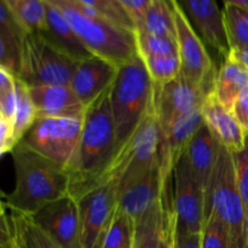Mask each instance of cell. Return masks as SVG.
<instances>
[{
	"instance_id": "obj_1",
	"label": "cell",
	"mask_w": 248,
	"mask_h": 248,
	"mask_svg": "<svg viewBox=\"0 0 248 248\" xmlns=\"http://www.w3.org/2000/svg\"><path fill=\"white\" fill-rule=\"evenodd\" d=\"M16 184L5 196L10 211L34 215L41 207L69 194L70 176L64 167L38 154L22 142L11 150Z\"/></svg>"
},
{
	"instance_id": "obj_2",
	"label": "cell",
	"mask_w": 248,
	"mask_h": 248,
	"mask_svg": "<svg viewBox=\"0 0 248 248\" xmlns=\"http://www.w3.org/2000/svg\"><path fill=\"white\" fill-rule=\"evenodd\" d=\"M116 152L109 87L85 109L79 147L69 171V195L77 200L82 189L108 166Z\"/></svg>"
},
{
	"instance_id": "obj_3",
	"label": "cell",
	"mask_w": 248,
	"mask_h": 248,
	"mask_svg": "<svg viewBox=\"0 0 248 248\" xmlns=\"http://www.w3.org/2000/svg\"><path fill=\"white\" fill-rule=\"evenodd\" d=\"M63 15L80 40L94 56L116 67L137 55L135 33L121 28L78 0H45Z\"/></svg>"
},
{
	"instance_id": "obj_4",
	"label": "cell",
	"mask_w": 248,
	"mask_h": 248,
	"mask_svg": "<svg viewBox=\"0 0 248 248\" xmlns=\"http://www.w3.org/2000/svg\"><path fill=\"white\" fill-rule=\"evenodd\" d=\"M160 142L161 131L155 113L153 96L152 106L137 130L128 138L127 142L119 148L108 166L85 186L78 199L94 189L109 184L116 186L118 189L121 188L136 177L160 165Z\"/></svg>"
},
{
	"instance_id": "obj_5",
	"label": "cell",
	"mask_w": 248,
	"mask_h": 248,
	"mask_svg": "<svg viewBox=\"0 0 248 248\" xmlns=\"http://www.w3.org/2000/svg\"><path fill=\"white\" fill-rule=\"evenodd\" d=\"M154 87L147 67L137 55L118 68L110 86V106L118 149L127 142L153 103Z\"/></svg>"
},
{
	"instance_id": "obj_6",
	"label": "cell",
	"mask_w": 248,
	"mask_h": 248,
	"mask_svg": "<svg viewBox=\"0 0 248 248\" xmlns=\"http://www.w3.org/2000/svg\"><path fill=\"white\" fill-rule=\"evenodd\" d=\"M215 216L228 230L234 248H247V225L237 189L232 154L220 148L206 205V219Z\"/></svg>"
},
{
	"instance_id": "obj_7",
	"label": "cell",
	"mask_w": 248,
	"mask_h": 248,
	"mask_svg": "<svg viewBox=\"0 0 248 248\" xmlns=\"http://www.w3.org/2000/svg\"><path fill=\"white\" fill-rule=\"evenodd\" d=\"M77 62L40 33H27L21 43L18 77L28 86L69 85Z\"/></svg>"
},
{
	"instance_id": "obj_8",
	"label": "cell",
	"mask_w": 248,
	"mask_h": 248,
	"mask_svg": "<svg viewBox=\"0 0 248 248\" xmlns=\"http://www.w3.org/2000/svg\"><path fill=\"white\" fill-rule=\"evenodd\" d=\"M81 128L82 118H36L19 142L69 172L77 156Z\"/></svg>"
},
{
	"instance_id": "obj_9",
	"label": "cell",
	"mask_w": 248,
	"mask_h": 248,
	"mask_svg": "<svg viewBox=\"0 0 248 248\" xmlns=\"http://www.w3.org/2000/svg\"><path fill=\"white\" fill-rule=\"evenodd\" d=\"M171 4L174 14L181 75L196 86L213 90L216 69L207 47L193 28L178 1L171 0Z\"/></svg>"
},
{
	"instance_id": "obj_10",
	"label": "cell",
	"mask_w": 248,
	"mask_h": 248,
	"mask_svg": "<svg viewBox=\"0 0 248 248\" xmlns=\"http://www.w3.org/2000/svg\"><path fill=\"white\" fill-rule=\"evenodd\" d=\"M172 182L174 232L201 234L206 222V196L183 156L174 167Z\"/></svg>"
},
{
	"instance_id": "obj_11",
	"label": "cell",
	"mask_w": 248,
	"mask_h": 248,
	"mask_svg": "<svg viewBox=\"0 0 248 248\" xmlns=\"http://www.w3.org/2000/svg\"><path fill=\"white\" fill-rule=\"evenodd\" d=\"M118 186H101L78 199L81 248H101L104 234L118 208Z\"/></svg>"
},
{
	"instance_id": "obj_12",
	"label": "cell",
	"mask_w": 248,
	"mask_h": 248,
	"mask_svg": "<svg viewBox=\"0 0 248 248\" xmlns=\"http://www.w3.org/2000/svg\"><path fill=\"white\" fill-rule=\"evenodd\" d=\"M153 87L154 109L161 133L182 116L200 108L203 99L212 91L191 84L181 74L161 86L153 85Z\"/></svg>"
},
{
	"instance_id": "obj_13",
	"label": "cell",
	"mask_w": 248,
	"mask_h": 248,
	"mask_svg": "<svg viewBox=\"0 0 248 248\" xmlns=\"http://www.w3.org/2000/svg\"><path fill=\"white\" fill-rule=\"evenodd\" d=\"M118 191V208L137 222L166 198L169 183L162 178L160 165H156L119 188Z\"/></svg>"
},
{
	"instance_id": "obj_14",
	"label": "cell",
	"mask_w": 248,
	"mask_h": 248,
	"mask_svg": "<svg viewBox=\"0 0 248 248\" xmlns=\"http://www.w3.org/2000/svg\"><path fill=\"white\" fill-rule=\"evenodd\" d=\"M31 216L61 248H81L79 207L69 194L47 203Z\"/></svg>"
},
{
	"instance_id": "obj_15",
	"label": "cell",
	"mask_w": 248,
	"mask_h": 248,
	"mask_svg": "<svg viewBox=\"0 0 248 248\" xmlns=\"http://www.w3.org/2000/svg\"><path fill=\"white\" fill-rule=\"evenodd\" d=\"M206 47L227 57L230 52L224 16L216 0H177Z\"/></svg>"
},
{
	"instance_id": "obj_16",
	"label": "cell",
	"mask_w": 248,
	"mask_h": 248,
	"mask_svg": "<svg viewBox=\"0 0 248 248\" xmlns=\"http://www.w3.org/2000/svg\"><path fill=\"white\" fill-rule=\"evenodd\" d=\"M202 124L203 120L200 107L174 121L165 132L161 133L159 164L165 182L170 183V181H172L174 167L183 156L188 143L190 142L196 131L202 126Z\"/></svg>"
},
{
	"instance_id": "obj_17",
	"label": "cell",
	"mask_w": 248,
	"mask_h": 248,
	"mask_svg": "<svg viewBox=\"0 0 248 248\" xmlns=\"http://www.w3.org/2000/svg\"><path fill=\"white\" fill-rule=\"evenodd\" d=\"M118 68L114 63L98 56L78 61L70 80V89L80 102L87 107L111 86Z\"/></svg>"
},
{
	"instance_id": "obj_18",
	"label": "cell",
	"mask_w": 248,
	"mask_h": 248,
	"mask_svg": "<svg viewBox=\"0 0 248 248\" xmlns=\"http://www.w3.org/2000/svg\"><path fill=\"white\" fill-rule=\"evenodd\" d=\"M36 118H84L86 107L69 85L28 86Z\"/></svg>"
},
{
	"instance_id": "obj_19",
	"label": "cell",
	"mask_w": 248,
	"mask_h": 248,
	"mask_svg": "<svg viewBox=\"0 0 248 248\" xmlns=\"http://www.w3.org/2000/svg\"><path fill=\"white\" fill-rule=\"evenodd\" d=\"M201 114L206 127L223 148L232 154L242 152L246 147L247 133L237 124L232 111L225 109L216 98L213 90L201 104Z\"/></svg>"
},
{
	"instance_id": "obj_20",
	"label": "cell",
	"mask_w": 248,
	"mask_h": 248,
	"mask_svg": "<svg viewBox=\"0 0 248 248\" xmlns=\"http://www.w3.org/2000/svg\"><path fill=\"white\" fill-rule=\"evenodd\" d=\"M220 148L222 145L213 137L205 124H202L188 143V147L183 154L189 169L205 193L206 205Z\"/></svg>"
},
{
	"instance_id": "obj_21",
	"label": "cell",
	"mask_w": 248,
	"mask_h": 248,
	"mask_svg": "<svg viewBox=\"0 0 248 248\" xmlns=\"http://www.w3.org/2000/svg\"><path fill=\"white\" fill-rule=\"evenodd\" d=\"M46 17H47V31L40 34L45 35L53 45L57 46L60 50L74 58L75 61L94 56L75 34L63 15L47 2H46Z\"/></svg>"
},
{
	"instance_id": "obj_22",
	"label": "cell",
	"mask_w": 248,
	"mask_h": 248,
	"mask_svg": "<svg viewBox=\"0 0 248 248\" xmlns=\"http://www.w3.org/2000/svg\"><path fill=\"white\" fill-rule=\"evenodd\" d=\"M247 87L248 70L228 55L215 75L213 93L216 98L225 109L232 110L235 99Z\"/></svg>"
},
{
	"instance_id": "obj_23",
	"label": "cell",
	"mask_w": 248,
	"mask_h": 248,
	"mask_svg": "<svg viewBox=\"0 0 248 248\" xmlns=\"http://www.w3.org/2000/svg\"><path fill=\"white\" fill-rule=\"evenodd\" d=\"M9 220L12 248H61L36 224L31 215L11 211Z\"/></svg>"
},
{
	"instance_id": "obj_24",
	"label": "cell",
	"mask_w": 248,
	"mask_h": 248,
	"mask_svg": "<svg viewBox=\"0 0 248 248\" xmlns=\"http://www.w3.org/2000/svg\"><path fill=\"white\" fill-rule=\"evenodd\" d=\"M169 199L167 195L154 210L135 222L132 248H160L167 211L172 205V199Z\"/></svg>"
},
{
	"instance_id": "obj_25",
	"label": "cell",
	"mask_w": 248,
	"mask_h": 248,
	"mask_svg": "<svg viewBox=\"0 0 248 248\" xmlns=\"http://www.w3.org/2000/svg\"><path fill=\"white\" fill-rule=\"evenodd\" d=\"M135 31L156 36H176L171 0H150L149 9Z\"/></svg>"
},
{
	"instance_id": "obj_26",
	"label": "cell",
	"mask_w": 248,
	"mask_h": 248,
	"mask_svg": "<svg viewBox=\"0 0 248 248\" xmlns=\"http://www.w3.org/2000/svg\"><path fill=\"white\" fill-rule=\"evenodd\" d=\"M15 19L26 33L47 31L46 2L44 0H4Z\"/></svg>"
},
{
	"instance_id": "obj_27",
	"label": "cell",
	"mask_w": 248,
	"mask_h": 248,
	"mask_svg": "<svg viewBox=\"0 0 248 248\" xmlns=\"http://www.w3.org/2000/svg\"><path fill=\"white\" fill-rule=\"evenodd\" d=\"M223 16L230 50L248 46V10L225 4Z\"/></svg>"
},
{
	"instance_id": "obj_28",
	"label": "cell",
	"mask_w": 248,
	"mask_h": 248,
	"mask_svg": "<svg viewBox=\"0 0 248 248\" xmlns=\"http://www.w3.org/2000/svg\"><path fill=\"white\" fill-rule=\"evenodd\" d=\"M16 113H15L12 126H14V140L17 144L33 125L36 119V114L29 94L28 85L22 81L19 78L16 79Z\"/></svg>"
},
{
	"instance_id": "obj_29",
	"label": "cell",
	"mask_w": 248,
	"mask_h": 248,
	"mask_svg": "<svg viewBox=\"0 0 248 248\" xmlns=\"http://www.w3.org/2000/svg\"><path fill=\"white\" fill-rule=\"evenodd\" d=\"M135 39L137 53L142 60L164 58L178 55L176 36H156L135 31Z\"/></svg>"
},
{
	"instance_id": "obj_30",
	"label": "cell",
	"mask_w": 248,
	"mask_h": 248,
	"mask_svg": "<svg viewBox=\"0 0 248 248\" xmlns=\"http://www.w3.org/2000/svg\"><path fill=\"white\" fill-rule=\"evenodd\" d=\"M135 222L125 212L116 208L101 248H132Z\"/></svg>"
},
{
	"instance_id": "obj_31",
	"label": "cell",
	"mask_w": 248,
	"mask_h": 248,
	"mask_svg": "<svg viewBox=\"0 0 248 248\" xmlns=\"http://www.w3.org/2000/svg\"><path fill=\"white\" fill-rule=\"evenodd\" d=\"M78 1L99 12L109 21L118 24L121 28L135 33V24H133L132 19L130 18L127 12L124 10L118 0H78Z\"/></svg>"
},
{
	"instance_id": "obj_32",
	"label": "cell",
	"mask_w": 248,
	"mask_h": 248,
	"mask_svg": "<svg viewBox=\"0 0 248 248\" xmlns=\"http://www.w3.org/2000/svg\"><path fill=\"white\" fill-rule=\"evenodd\" d=\"M201 240L202 248H234L228 230L215 216H210L206 219Z\"/></svg>"
},
{
	"instance_id": "obj_33",
	"label": "cell",
	"mask_w": 248,
	"mask_h": 248,
	"mask_svg": "<svg viewBox=\"0 0 248 248\" xmlns=\"http://www.w3.org/2000/svg\"><path fill=\"white\" fill-rule=\"evenodd\" d=\"M21 43L9 33L0 29V65L11 72L15 77L19 73Z\"/></svg>"
},
{
	"instance_id": "obj_34",
	"label": "cell",
	"mask_w": 248,
	"mask_h": 248,
	"mask_svg": "<svg viewBox=\"0 0 248 248\" xmlns=\"http://www.w3.org/2000/svg\"><path fill=\"white\" fill-rule=\"evenodd\" d=\"M232 157H234L237 189H239L242 205H244L245 217H246V225L248 230V137L245 149L242 152L236 153V154H232Z\"/></svg>"
},
{
	"instance_id": "obj_35",
	"label": "cell",
	"mask_w": 248,
	"mask_h": 248,
	"mask_svg": "<svg viewBox=\"0 0 248 248\" xmlns=\"http://www.w3.org/2000/svg\"><path fill=\"white\" fill-rule=\"evenodd\" d=\"M0 29L9 33L19 41H22L23 36L27 34L19 26L18 22L15 19L14 15L11 14L4 0H0Z\"/></svg>"
},
{
	"instance_id": "obj_36",
	"label": "cell",
	"mask_w": 248,
	"mask_h": 248,
	"mask_svg": "<svg viewBox=\"0 0 248 248\" xmlns=\"http://www.w3.org/2000/svg\"><path fill=\"white\" fill-rule=\"evenodd\" d=\"M124 7L130 18L135 24V29L142 23L148 9H149L150 0H118Z\"/></svg>"
},
{
	"instance_id": "obj_37",
	"label": "cell",
	"mask_w": 248,
	"mask_h": 248,
	"mask_svg": "<svg viewBox=\"0 0 248 248\" xmlns=\"http://www.w3.org/2000/svg\"><path fill=\"white\" fill-rule=\"evenodd\" d=\"M230 111L242 130L248 135V87L237 96Z\"/></svg>"
},
{
	"instance_id": "obj_38",
	"label": "cell",
	"mask_w": 248,
	"mask_h": 248,
	"mask_svg": "<svg viewBox=\"0 0 248 248\" xmlns=\"http://www.w3.org/2000/svg\"><path fill=\"white\" fill-rule=\"evenodd\" d=\"M17 79V78H16ZM1 96V106H0V116L6 119L10 123H14L15 113H16V103H17V94H16V84L11 90L6 91L5 93L0 94Z\"/></svg>"
},
{
	"instance_id": "obj_39",
	"label": "cell",
	"mask_w": 248,
	"mask_h": 248,
	"mask_svg": "<svg viewBox=\"0 0 248 248\" xmlns=\"http://www.w3.org/2000/svg\"><path fill=\"white\" fill-rule=\"evenodd\" d=\"M16 142L14 140V126L6 119L0 116V156L5 153H10Z\"/></svg>"
},
{
	"instance_id": "obj_40",
	"label": "cell",
	"mask_w": 248,
	"mask_h": 248,
	"mask_svg": "<svg viewBox=\"0 0 248 248\" xmlns=\"http://www.w3.org/2000/svg\"><path fill=\"white\" fill-rule=\"evenodd\" d=\"M160 248H174V215L172 205L167 211Z\"/></svg>"
},
{
	"instance_id": "obj_41",
	"label": "cell",
	"mask_w": 248,
	"mask_h": 248,
	"mask_svg": "<svg viewBox=\"0 0 248 248\" xmlns=\"http://www.w3.org/2000/svg\"><path fill=\"white\" fill-rule=\"evenodd\" d=\"M174 248H202L201 234H177L174 232Z\"/></svg>"
},
{
	"instance_id": "obj_42",
	"label": "cell",
	"mask_w": 248,
	"mask_h": 248,
	"mask_svg": "<svg viewBox=\"0 0 248 248\" xmlns=\"http://www.w3.org/2000/svg\"><path fill=\"white\" fill-rule=\"evenodd\" d=\"M0 245L6 248H12L11 228L7 215L0 217Z\"/></svg>"
},
{
	"instance_id": "obj_43",
	"label": "cell",
	"mask_w": 248,
	"mask_h": 248,
	"mask_svg": "<svg viewBox=\"0 0 248 248\" xmlns=\"http://www.w3.org/2000/svg\"><path fill=\"white\" fill-rule=\"evenodd\" d=\"M16 78L11 72L0 65V94L11 90L16 84Z\"/></svg>"
},
{
	"instance_id": "obj_44",
	"label": "cell",
	"mask_w": 248,
	"mask_h": 248,
	"mask_svg": "<svg viewBox=\"0 0 248 248\" xmlns=\"http://www.w3.org/2000/svg\"><path fill=\"white\" fill-rule=\"evenodd\" d=\"M229 56L232 60L236 61L241 65L248 70V46L242 48H235V50H230Z\"/></svg>"
},
{
	"instance_id": "obj_45",
	"label": "cell",
	"mask_w": 248,
	"mask_h": 248,
	"mask_svg": "<svg viewBox=\"0 0 248 248\" xmlns=\"http://www.w3.org/2000/svg\"><path fill=\"white\" fill-rule=\"evenodd\" d=\"M225 4L235 5V6L242 7V9L248 10V0H223Z\"/></svg>"
},
{
	"instance_id": "obj_46",
	"label": "cell",
	"mask_w": 248,
	"mask_h": 248,
	"mask_svg": "<svg viewBox=\"0 0 248 248\" xmlns=\"http://www.w3.org/2000/svg\"><path fill=\"white\" fill-rule=\"evenodd\" d=\"M6 202L4 200V195L0 191V217H4L6 216Z\"/></svg>"
},
{
	"instance_id": "obj_47",
	"label": "cell",
	"mask_w": 248,
	"mask_h": 248,
	"mask_svg": "<svg viewBox=\"0 0 248 248\" xmlns=\"http://www.w3.org/2000/svg\"><path fill=\"white\" fill-rule=\"evenodd\" d=\"M246 246L248 248V230H247V240H246Z\"/></svg>"
},
{
	"instance_id": "obj_48",
	"label": "cell",
	"mask_w": 248,
	"mask_h": 248,
	"mask_svg": "<svg viewBox=\"0 0 248 248\" xmlns=\"http://www.w3.org/2000/svg\"><path fill=\"white\" fill-rule=\"evenodd\" d=\"M0 248H6V247H4V246H1V245H0Z\"/></svg>"
},
{
	"instance_id": "obj_49",
	"label": "cell",
	"mask_w": 248,
	"mask_h": 248,
	"mask_svg": "<svg viewBox=\"0 0 248 248\" xmlns=\"http://www.w3.org/2000/svg\"><path fill=\"white\" fill-rule=\"evenodd\" d=\"M247 137H248V135H247Z\"/></svg>"
}]
</instances>
